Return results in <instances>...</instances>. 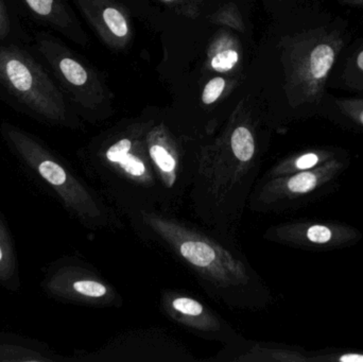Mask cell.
<instances>
[{"instance_id": "4fadbf2b", "label": "cell", "mask_w": 363, "mask_h": 362, "mask_svg": "<svg viewBox=\"0 0 363 362\" xmlns=\"http://www.w3.org/2000/svg\"><path fill=\"white\" fill-rule=\"evenodd\" d=\"M27 14L36 23L85 46L86 33L67 0H19Z\"/></svg>"}, {"instance_id": "ffe728a7", "label": "cell", "mask_w": 363, "mask_h": 362, "mask_svg": "<svg viewBox=\"0 0 363 362\" xmlns=\"http://www.w3.org/2000/svg\"><path fill=\"white\" fill-rule=\"evenodd\" d=\"M338 106L363 125V99L340 100Z\"/></svg>"}, {"instance_id": "8fae6325", "label": "cell", "mask_w": 363, "mask_h": 362, "mask_svg": "<svg viewBox=\"0 0 363 362\" xmlns=\"http://www.w3.org/2000/svg\"><path fill=\"white\" fill-rule=\"evenodd\" d=\"M340 47V40L326 38L292 57L290 84L296 87L305 99L321 97Z\"/></svg>"}, {"instance_id": "9c48e42d", "label": "cell", "mask_w": 363, "mask_h": 362, "mask_svg": "<svg viewBox=\"0 0 363 362\" xmlns=\"http://www.w3.org/2000/svg\"><path fill=\"white\" fill-rule=\"evenodd\" d=\"M81 362H196L191 350L162 327L129 329L108 340L94 352L81 353Z\"/></svg>"}, {"instance_id": "7402d4cb", "label": "cell", "mask_w": 363, "mask_h": 362, "mask_svg": "<svg viewBox=\"0 0 363 362\" xmlns=\"http://www.w3.org/2000/svg\"><path fill=\"white\" fill-rule=\"evenodd\" d=\"M319 161V157L315 153H306L298 157L294 162V167L298 170H306L313 167Z\"/></svg>"}, {"instance_id": "5b68a950", "label": "cell", "mask_w": 363, "mask_h": 362, "mask_svg": "<svg viewBox=\"0 0 363 362\" xmlns=\"http://www.w3.org/2000/svg\"><path fill=\"white\" fill-rule=\"evenodd\" d=\"M0 89L17 110L55 127L79 129L81 121L44 63L16 43L0 45Z\"/></svg>"}, {"instance_id": "603a6c76", "label": "cell", "mask_w": 363, "mask_h": 362, "mask_svg": "<svg viewBox=\"0 0 363 362\" xmlns=\"http://www.w3.org/2000/svg\"><path fill=\"white\" fill-rule=\"evenodd\" d=\"M341 361L345 362H363V355L349 354L341 357Z\"/></svg>"}, {"instance_id": "52a82bcc", "label": "cell", "mask_w": 363, "mask_h": 362, "mask_svg": "<svg viewBox=\"0 0 363 362\" xmlns=\"http://www.w3.org/2000/svg\"><path fill=\"white\" fill-rule=\"evenodd\" d=\"M34 48L77 115L91 123L108 116L106 87L84 60L47 31L36 32Z\"/></svg>"}, {"instance_id": "484cf974", "label": "cell", "mask_w": 363, "mask_h": 362, "mask_svg": "<svg viewBox=\"0 0 363 362\" xmlns=\"http://www.w3.org/2000/svg\"><path fill=\"white\" fill-rule=\"evenodd\" d=\"M161 1L166 2V4H172V2L181 1V0H161Z\"/></svg>"}, {"instance_id": "6da1fadb", "label": "cell", "mask_w": 363, "mask_h": 362, "mask_svg": "<svg viewBox=\"0 0 363 362\" xmlns=\"http://www.w3.org/2000/svg\"><path fill=\"white\" fill-rule=\"evenodd\" d=\"M129 222L140 240L172 256L228 310L266 307V285L234 238L161 210L138 213Z\"/></svg>"}, {"instance_id": "5bb4252c", "label": "cell", "mask_w": 363, "mask_h": 362, "mask_svg": "<svg viewBox=\"0 0 363 362\" xmlns=\"http://www.w3.org/2000/svg\"><path fill=\"white\" fill-rule=\"evenodd\" d=\"M0 286L11 293L21 290L18 256L10 225L0 210Z\"/></svg>"}, {"instance_id": "2e32d148", "label": "cell", "mask_w": 363, "mask_h": 362, "mask_svg": "<svg viewBox=\"0 0 363 362\" xmlns=\"http://www.w3.org/2000/svg\"><path fill=\"white\" fill-rule=\"evenodd\" d=\"M273 181L285 187L286 195H288V193H291V195L307 193L313 191L317 185V178L311 172H300V174L290 176L283 183L279 182V181Z\"/></svg>"}, {"instance_id": "7c38bea8", "label": "cell", "mask_w": 363, "mask_h": 362, "mask_svg": "<svg viewBox=\"0 0 363 362\" xmlns=\"http://www.w3.org/2000/svg\"><path fill=\"white\" fill-rule=\"evenodd\" d=\"M85 21L104 45L123 50L133 38L127 11L115 0H74Z\"/></svg>"}, {"instance_id": "d4e9b609", "label": "cell", "mask_w": 363, "mask_h": 362, "mask_svg": "<svg viewBox=\"0 0 363 362\" xmlns=\"http://www.w3.org/2000/svg\"><path fill=\"white\" fill-rule=\"evenodd\" d=\"M345 4H356V6H359V4H363V0H342Z\"/></svg>"}, {"instance_id": "ba28073f", "label": "cell", "mask_w": 363, "mask_h": 362, "mask_svg": "<svg viewBox=\"0 0 363 362\" xmlns=\"http://www.w3.org/2000/svg\"><path fill=\"white\" fill-rule=\"evenodd\" d=\"M40 288L60 303L99 310L123 306L116 287L91 264L74 255L60 257L45 268Z\"/></svg>"}, {"instance_id": "ac0fdd59", "label": "cell", "mask_w": 363, "mask_h": 362, "mask_svg": "<svg viewBox=\"0 0 363 362\" xmlns=\"http://www.w3.org/2000/svg\"><path fill=\"white\" fill-rule=\"evenodd\" d=\"M228 86V81L223 77H215L205 85L201 96V101L204 106H213L223 95Z\"/></svg>"}, {"instance_id": "9a60e30c", "label": "cell", "mask_w": 363, "mask_h": 362, "mask_svg": "<svg viewBox=\"0 0 363 362\" xmlns=\"http://www.w3.org/2000/svg\"><path fill=\"white\" fill-rule=\"evenodd\" d=\"M241 47L238 40L230 32L221 31L211 40L207 50L209 67L219 74L236 69L240 62Z\"/></svg>"}, {"instance_id": "277c9868", "label": "cell", "mask_w": 363, "mask_h": 362, "mask_svg": "<svg viewBox=\"0 0 363 362\" xmlns=\"http://www.w3.org/2000/svg\"><path fill=\"white\" fill-rule=\"evenodd\" d=\"M0 136L26 174L85 229L115 232L125 227L121 213L44 140L9 121L0 123Z\"/></svg>"}, {"instance_id": "8992f818", "label": "cell", "mask_w": 363, "mask_h": 362, "mask_svg": "<svg viewBox=\"0 0 363 362\" xmlns=\"http://www.w3.org/2000/svg\"><path fill=\"white\" fill-rule=\"evenodd\" d=\"M145 146L160 189V210L178 214L198 171L202 140L165 120H145Z\"/></svg>"}, {"instance_id": "3957f363", "label": "cell", "mask_w": 363, "mask_h": 362, "mask_svg": "<svg viewBox=\"0 0 363 362\" xmlns=\"http://www.w3.org/2000/svg\"><path fill=\"white\" fill-rule=\"evenodd\" d=\"M145 121L102 134L78 151L79 163L98 191L129 220L160 210V189L144 140Z\"/></svg>"}, {"instance_id": "44dd1931", "label": "cell", "mask_w": 363, "mask_h": 362, "mask_svg": "<svg viewBox=\"0 0 363 362\" xmlns=\"http://www.w3.org/2000/svg\"><path fill=\"white\" fill-rule=\"evenodd\" d=\"M307 238L315 244H325L332 238V232L323 225H313L306 233Z\"/></svg>"}, {"instance_id": "e0dca14e", "label": "cell", "mask_w": 363, "mask_h": 362, "mask_svg": "<svg viewBox=\"0 0 363 362\" xmlns=\"http://www.w3.org/2000/svg\"><path fill=\"white\" fill-rule=\"evenodd\" d=\"M211 19L218 25L226 26L237 31L245 32V26L242 16L235 4H228L222 6L211 16Z\"/></svg>"}, {"instance_id": "7a4b0ae2", "label": "cell", "mask_w": 363, "mask_h": 362, "mask_svg": "<svg viewBox=\"0 0 363 362\" xmlns=\"http://www.w3.org/2000/svg\"><path fill=\"white\" fill-rule=\"evenodd\" d=\"M262 155V138L254 118L241 111H236L219 134L202 140L188 198L203 225L236 239Z\"/></svg>"}, {"instance_id": "d6986e66", "label": "cell", "mask_w": 363, "mask_h": 362, "mask_svg": "<svg viewBox=\"0 0 363 362\" xmlns=\"http://www.w3.org/2000/svg\"><path fill=\"white\" fill-rule=\"evenodd\" d=\"M12 31V21L4 0H0V45L6 43Z\"/></svg>"}, {"instance_id": "30bf717a", "label": "cell", "mask_w": 363, "mask_h": 362, "mask_svg": "<svg viewBox=\"0 0 363 362\" xmlns=\"http://www.w3.org/2000/svg\"><path fill=\"white\" fill-rule=\"evenodd\" d=\"M159 308L168 320L201 339L223 346H237L247 340L211 306L187 291L162 289Z\"/></svg>"}, {"instance_id": "cb8c5ba5", "label": "cell", "mask_w": 363, "mask_h": 362, "mask_svg": "<svg viewBox=\"0 0 363 362\" xmlns=\"http://www.w3.org/2000/svg\"><path fill=\"white\" fill-rule=\"evenodd\" d=\"M357 62L358 68L363 72V50L360 51L359 55H357Z\"/></svg>"}]
</instances>
